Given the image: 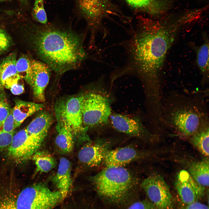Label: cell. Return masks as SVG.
Returning <instances> with one entry per match:
<instances>
[{
	"label": "cell",
	"instance_id": "cell-33",
	"mask_svg": "<svg viewBox=\"0 0 209 209\" xmlns=\"http://www.w3.org/2000/svg\"><path fill=\"white\" fill-rule=\"evenodd\" d=\"M21 79L17 83L13 85L9 89L12 93L14 95H20L24 91V86L23 83L20 82Z\"/></svg>",
	"mask_w": 209,
	"mask_h": 209
},
{
	"label": "cell",
	"instance_id": "cell-24",
	"mask_svg": "<svg viewBox=\"0 0 209 209\" xmlns=\"http://www.w3.org/2000/svg\"><path fill=\"white\" fill-rule=\"evenodd\" d=\"M31 158L35 163L37 172H47L54 168L57 164L55 159L46 152L37 151Z\"/></svg>",
	"mask_w": 209,
	"mask_h": 209
},
{
	"label": "cell",
	"instance_id": "cell-36",
	"mask_svg": "<svg viewBox=\"0 0 209 209\" xmlns=\"http://www.w3.org/2000/svg\"><path fill=\"white\" fill-rule=\"evenodd\" d=\"M9 0H0V2L4 1H9ZM19 0L20 1H24V0Z\"/></svg>",
	"mask_w": 209,
	"mask_h": 209
},
{
	"label": "cell",
	"instance_id": "cell-2",
	"mask_svg": "<svg viewBox=\"0 0 209 209\" xmlns=\"http://www.w3.org/2000/svg\"><path fill=\"white\" fill-rule=\"evenodd\" d=\"M34 39L39 57L58 74L77 67L87 56L82 39L71 30L44 25Z\"/></svg>",
	"mask_w": 209,
	"mask_h": 209
},
{
	"label": "cell",
	"instance_id": "cell-19",
	"mask_svg": "<svg viewBox=\"0 0 209 209\" xmlns=\"http://www.w3.org/2000/svg\"><path fill=\"white\" fill-rule=\"evenodd\" d=\"M57 121L55 144L61 153L65 154L69 153L74 149V135L71 128L66 123Z\"/></svg>",
	"mask_w": 209,
	"mask_h": 209
},
{
	"label": "cell",
	"instance_id": "cell-7",
	"mask_svg": "<svg viewBox=\"0 0 209 209\" xmlns=\"http://www.w3.org/2000/svg\"><path fill=\"white\" fill-rule=\"evenodd\" d=\"M57 120L66 123L74 136L82 141H89L87 134L88 128L83 124L79 97L73 96L60 100L55 107Z\"/></svg>",
	"mask_w": 209,
	"mask_h": 209
},
{
	"label": "cell",
	"instance_id": "cell-4",
	"mask_svg": "<svg viewBox=\"0 0 209 209\" xmlns=\"http://www.w3.org/2000/svg\"><path fill=\"white\" fill-rule=\"evenodd\" d=\"M92 180L100 197L114 204L125 202L134 187L131 175L122 167H107L93 176Z\"/></svg>",
	"mask_w": 209,
	"mask_h": 209
},
{
	"label": "cell",
	"instance_id": "cell-35",
	"mask_svg": "<svg viewBox=\"0 0 209 209\" xmlns=\"http://www.w3.org/2000/svg\"><path fill=\"white\" fill-rule=\"evenodd\" d=\"M0 209H16L15 201L11 199L1 201L0 202Z\"/></svg>",
	"mask_w": 209,
	"mask_h": 209
},
{
	"label": "cell",
	"instance_id": "cell-22",
	"mask_svg": "<svg viewBox=\"0 0 209 209\" xmlns=\"http://www.w3.org/2000/svg\"><path fill=\"white\" fill-rule=\"evenodd\" d=\"M209 160L205 159L193 162L189 166L188 172L193 179L205 187L209 186Z\"/></svg>",
	"mask_w": 209,
	"mask_h": 209
},
{
	"label": "cell",
	"instance_id": "cell-5",
	"mask_svg": "<svg viewBox=\"0 0 209 209\" xmlns=\"http://www.w3.org/2000/svg\"><path fill=\"white\" fill-rule=\"evenodd\" d=\"M63 199L60 192L42 184L26 188L15 201L16 209H53Z\"/></svg>",
	"mask_w": 209,
	"mask_h": 209
},
{
	"label": "cell",
	"instance_id": "cell-16",
	"mask_svg": "<svg viewBox=\"0 0 209 209\" xmlns=\"http://www.w3.org/2000/svg\"><path fill=\"white\" fill-rule=\"evenodd\" d=\"M16 56L11 53L0 64V92L4 88L10 89L21 78L18 74L16 67Z\"/></svg>",
	"mask_w": 209,
	"mask_h": 209
},
{
	"label": "cell",
	"instance_id": "cell-18",
	"mask_svg": "<svg viewBox=\"0 0 209 209\" xmlns=\"http://www.w3.org/2000/svg\"><path fill=\"white\" fill-rule=\"evenodd\" d=\"M71 165L65 157L60 159L58 167L52 181L61 193L63 199L67 196L71 184Z\"/></svg>",
	"mask_w": 209,
	"mask_h": 209
},
{
	"label": "cell",
	"instance_id": "cell-6",
	"mask_svg": "<svg viewBox=\"0 0 209 209\" xmlns=\"http://www.w3.org/2000/svg\"><path fill=\"white\" fill-rule=\"evenodd\" d=\"M84 126L88 128L106 124L111 114V102L99 93L89 92L79 96Z\"/></svg>",
	"mask_w": 209,
	"mask_h": 209
},
{
	"label": "cell",
	"instance_id": "cell-34",
	"mask_svg": "<svg viewBox=\"0 0 209 209\" xmlns=\"http://www.w3.org/2000/svg\"><path fill=\"white\" fill-rule=\"evenodd\" d=\"M180 209H209L208 207L199 201L188 205H184Z\"/></svg>",
	"mask_w": 209,
	"mask_h": 209
},
{
	"label": "cell",
	"instance_id": "cell-21",
	"mask_svg": "<svg viewBox=\"0 0 209 209\" xmlns=\"http://www.w3.org/2000/svg\"><path fill=\"white\" fill-rule=\"evenodd\" d=\"M209 118L204 120L190 137L191 143L203 155L209 156Z\"/></svg>",
	"mask_w": 209,
	"mask_h": 209
},
{
	"label": "cell",
	"instance_id": "cell-14",
	"mask_svg": "<svg viewBox=\"0 0 209 209\" xmlns=\"http://www.w3.org/2000/svg\"><path fill=\"white\" fill-rule=\"evenodd\" d=\"M109 145L107 143L100 141L87 143L81 148L78 153L79 161L87 166H98L103 161L109 150Z\"/></svg>",
	"mask_w": 209,
	"mask_h": 209
},
{
	"label": "cell",
	"instance_id": "cell-1",
	"mask_svg": "<svg viewBox=\"0 0 209 209\" xmlns=\"http://www.w3.org/2000/svg\"><path fill=\"white\" fill-rule=\"evenodd\" d=\"M183 21L165 24L138 17L135 28L129 30V37L119 44L125 50L127 57L123 65L115 70L116 75H136L146 90L155 94L161 93L166 55L184 25Z\"/></svg>",
	"mask_w": 209,
	"mask_h": 209
},
{
	"label": "cell",
	"instance_id": "cell-9",
	"mask_svg": "<svg viewBox=\"0 0 209 209\" xmlns=\"http://www.w3.org/2000/svg\"><path fill=\"white\" fill-rule=\"evenodd\" d=\"M75 0L90 29L91 38L95 39L98 32L105 36L107 30L102 25V21L108 13L107 0Z\"/></svg>",
	"mask_w": 209,
	"mask_h": 209
},
{
	"label": "cell",
	"instance_id": "cell-13",
	"mask_svg": "<svg viewBox=\"0 0 209 209\" xmlns=\"http://www.w3.org/2000/svg\"><path fill=\"white\" fill-rule=\"evenodd\" d=\"M109 118L113 127L119 132L138 137L147 135V132L141 120L137 117L114 113L111 114Z\"/></svg>",
	"mask_w": 209,
	"mask_h": 209
},
{
	"label": "cell",
	"instance_id": "cell-29",
	"mask_svg": "<svg viewBox=\"0 0 209 209\" xmlns=\"http://www.w3.org/2000/svg\"><path fill=\"white\" fill-rule=\"evenodd\" d=\"M17 128L12 109L11 108L9 114L3 123L0 129L4 132L12 133L14 132V130Z\"/></svg>",
	"mask_w": 209,
	"mask_h": 209
},
{
	"label": "cell",
	"instance_id": "cell-20",
	"mask_svg": "<svg viewBox=\"0 0 209 209\" xmlns=\"http://www.w3.org/2000/svg\"><path fill=\"white\" fill-rule=\"evenodd\" d=\"M44 105L43 103L16 100L12 111L17 128L28 117L42 110Z\"/></svg>",
	"mask_w": 209,
	"mask_h": 209
},
{
	"label": "cell",
	"instance_id": "cell-27",
	"mask_svg": "<svg viewBox=\"0 0 209 209\" xmlns=\"http://www.w3.org/2000/svg\"><path fill=\"white\" fill-rule=\"evenodd\" d=\"M31 61L24 57L20 58L16 61V67L20 77L25 80L29 71Z\"/></svg>",
	"mask_w": 209,
	"mask_h": 209
},
{
	"label": "cell",
	"instance_id": "cell-8",
	"mask_svg": "<svg viewBox=\"0 0 209 209\" xmlns=\"http://www.w3.org/2000/svg\"><path fill=\"white\" fill-rule=\"evenodd\" d=\"M141 186L156 209H173L174 201L169 187L164 178L153 174L142 182Z\"/></svg>",
	"mask_w": 209,
	"mask_h": 209
},
{
	"label": "cell",
	"instance_id": "cell-30",
	"mask_svg": "<svg viewBox=\"0 0 209 209\" xmlns=\"http://www.w3.org/2000/svg\"><path fill=\"white\" fill-rule=\"evenodd\" d=\"M14 134V132H6L0 129V150L9 146Z\"/></svg>",
	"mask_w": 209,
	"mask_h": 209
},
{
	"label": "cell",
	"instance_id": "cell-10",
	"mask_svg": "<svg viewBox=\"0 0 209 209\" xmlns=\"http://www.w3.org/2000/svg\"><path fill=\"white\" fill-rule=\"evenodd\" d=\"M51 69L40 61H31L28 73L25 80L32 88L35 100L40 103L45 100V91L49 82Z\"/></svg>",
	"mask_w": 209,
	"mask_h": 209
},
{
	"label": "cell",
	"instance_id": "cell-3",
	"mask_svg": "<svg viewBox=\"0 0 209 209\" xmlns=\"http://www.w3.org/2000/svg\"><path fill=\"white\" fill-rule=\"evenodd\" d=\"M206 106L202 96L172 91L163 99V125L173 128L183 136L189 137L208 118Z\"/></svg>",
	"mask_w": 209,
	"mask_h": 209
},
{
	"label": "cell",
	"instance_id": "cell-25",
	"mask_svg": "<svg viewBox=\"0 0 209 209\" xmlns=\"http://www.w3.org/2000/svg\"><path fill=\"white\" fill-rule=\"evenodd\" d=\"M209 42L207 40L198 48L197 52V62L202 75L203 82H208L209 78Z\"/></svg>",
	"mask_w": 209,
	"mask_h": 209
},
{
	"label": "cell",
	"instance_id": "cell-15",
	"mask_svg": "<svg viewBox=\"0 0 209 209\" xmlns=\"http://www.w3.org/2000/svg\"><path fill=\"white\" fill-rule=\"evenodd\" d=\"M52 116L48 112H40L26 128L29 135L40 146L52 123Z\"/></svg>",
	"mask_w": 209,
	"mask_h": 209
},
{
	"label": "cell",
	"instance_id": "cell-17",
	"mask_svg": "<svg viewBox=\"0 0 209 209\" xmlns=\"http://www.w3.org/2000/svg\"><path fill=\"white\" fill-rule=\"evenodd\" d=\"M137 152L129 147L118 148L107 153L103 161L106 167H122L131 162L136 158Z\"/></svg>",
	"mask_w": 209,
	"mask_h": 209
},
{
	"label": "cell",
	"instance_id": "cell-28",
	"mask_svg": "<svg viewBox=\"0 0 209 209\" xmlns=\"http://www.w3.org/2000/svg\"><path fill=\"white\" fill-rule=\"evenodd\" d=\"M11 109L5 93L0 92V129Z\"/></svg>",
	"mask_w": 209,
	"mask_h": 209
},
{
	"label": "cell",
	"instance_id": "cell-31",
	"mask_svg": "<svg viewBox=\"0 0 209 209\" xmlns=\"http://www.w3.org/2000/svg\"><path fill=\"white\" fill-rule=\"evenodd\" d=\"M127 209H156L155 206L149 200L144 199L136 202Z\"/></svg>",
	"mask_w": 209,
	"mask_h": 209
},
{
	"label": "cell",
	"instance_id": "cell-32",
	"mask_svg": "<svg viewBox=\"0 0 209 209\" xmlns=\"http://www.w3.org/2000/svg\"><path fill=\"white\" fill-rule=\"evenodd\" d=\"M10 43L9 37L7 33L0 29V52L6 50Z\"/></svg>",
	"mask_w": 209,
	"mask_h": 209
},
{
	"label": "cell",
	"instance_id": "cell-23",
	"mask_svg": "<svg viewBox=\"0 0 209 209\" xmlns=\"http://www.w3.org/2000/svg\"><path fill=\"white\" fill-rule=\"evenodd\" d=\"M130 6L152 15L161 12L165 9L166 5L160 0H126Z\"/></svg>",
	"mask_w": 209,
	"mask_h": 209
},
{
	"label": "cell",
	"instance_id": "cell-26",
	"mask_svg": "<svg viewBox=\"0 0 209 209\" xmlns=\"http://www.w3.org/2000/svg\"><path fill=\"white\" fill-rule=\"evenodd\" d=\"M32 15L35 19L39 22L44 24L47 23V18L43 0H35Z\"/></svg>",
	"mask_w": 209,
	"mask_h": 209
},
{
	"label": "cell",
	"instance_id": "cell-12",
	"mask_svg": "<svg viewBox=\"0 0 209 209\" xmlns=\"http://www.w3.org/2000/svg\"><path fill=\"white\" fill-rule=\"evenodd\" d=\"M40 146L24 128L14 134L8 148V155L16 161H23L31 158Z\"/></svg>",
	"mask_w": 209,
	"mask_h": 209
},
{
	"label": "cell",
	"instance_id": "cell-11",
	"mask_svg": "<svg viewBox=\"0 0 209 209\" xmlns=\"http://www.w3.org/2000/svg\"><path fill=\"white\" fill-rule=\"evenodd\" d=\"M174 186L184 205L199 201L206 193V187L195 181L189 172L185 170H181L177 174Z\"/></svg>",
	"mask_w": 209,
	"mask_h": 209
}]
</instances>
